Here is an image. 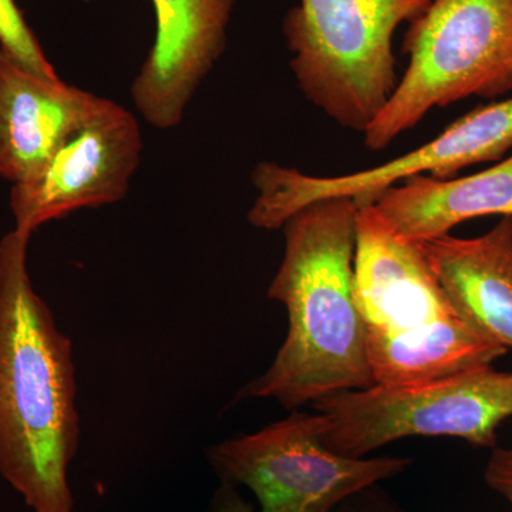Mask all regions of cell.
Listing matches in <instances>:
<instances>
[{
	"instance_id": "1",
	"label": "cell",
	"mask_w": 512,
	"mask_h": 512,
	"mask_svg": "<svg viewBox=\"0 0 512 512\" xmlns=\"http://www.w3.org/2000/svg\"><path fill=\"white\" fill-rule=\"evenodd\" d=\"M30 237L13 229L0 239V476L33 512H73V345L33 288Z\"/></svg>"
},
{
	"instance_id": "2",
	"label": "cell",
	"mask_w": 512,
	"mask_h": 512,
	"mask_svg": "<svg viewBox=\"0 0 512 512\" xmlns=\"http://www.w3.org/2000/svg\"><path fill=\"white\" fill-rule=\"evenodd\" d=\"M357 212L355 201L332 198L286 221L284 259L268 298L285 305L288 336L241 397L276 400L293 412L375 386L353 289Z\"/></svg>"
},
{
	"instance_id": "3",
	"label": "cell",
	"mask_w": 512,
	"mask_h": 512,
	"mask_svg": "<svg viewBox=\"0 0 512 512\" xmlns=\"http://www.w3.org/2000/svg\"><path fill=\"white\" fill-rule=\"evenodd\" d=\"M353 289L375 386L429 382L507 355L458 316L421 244L394 234L372 205L357 212Z\"/></svg>"
},
{
	"instance_id": "4",
	"label": "cell",
	"mask_w": 512,
	"mask_h": 512,
	"mask_svg": "<svg viewBox=\"0 0 512 512\" xmlns=\"http://www.w3.org/2000/svg\"><path fill=\"white\" fill-rule=\"evenodd\" d=\"M403 52L409 66L363 133L372 151L389 147L436 107L512 90V0H431L410 23Z\"/></svg>"
},
{
	"instance_id": "5",
	"label": "cell",
	"mask_w": 512,
	"mask_h": 512,
	"mask_svg": "<svg viewBox=\"0 0 512 512\" xmlns=\"http://www.w3.org/2000/svg\"><path fill=\"white\" fill-rule=\"evenodd\" d=\"M431 0H301L284 19L291 69L306 99L365 133L396 90L393 36Z\"/></svg>"
},
{
	"instance_id": "6",
	"label": "cell",
	"mask_w": 512,
	"mask_h": 512,
	"mask_svg": "<svg viewBox=\"0 0 512 512\" xmlns=\"http://www.w3.org/2000/svg\"><path fill=\"white\" fill-rule=\"evenodd\" d=\"M325 419L323 441L362 458L406 437H453L497 447L498 427L512 417V372L476 367L429 382L333 394L312 404Z\"/></svg>"
},
{
	"instance_id": "7",
	"label": "cell",
	"mask_w": 512,
	"mask_h": 512,
	"mask_svg": "<svg viewBox=\"0 0 512 512\" xmlns=\"http://www.w3.org/2000/svg\"><path fill=\"white\" fill-rule=\"evenodd\" d=\"M322 414L296 412L208 448L222 483L254 493L262 512H332L350 495L404 473V457H348L323 441Z\"/></svg>"
},
{
	"instance_id": "8",
	"label": "cell",
	"mask_w": 512,
	"mask_h": 512,
	"mask_svg": "<svg viewBox=\"0 0 512 512\" xmlns=\"http://www.w3.org/2000/svg\"><path fill=\"white\" fill-rule=\"evenodd\" d=\"M511 148L512 97L471 110L430 143L372 170L313 177L295 168L261 163L252 174L258 197L248 221L252 227L274 231L284 228L286 221L312 202L332 198H349L359 207H367L399 181L424 173L450 180L463 168L498 160Z\"/></svg>"
},
{
	"instance_id": "9",
	"label": "cell",
	"mask_w": 512,
	"mask_h": 512,
	"mask_svg": "<svg viewBox=\"0 0 512 512\" xmlns=\"http://www.w3.org/2000/svg\"><path fill=\"white\" fill-rule=\"evenodd\" d=\"M143 153L138 121L116 101H104L33 177L13 184L10 210L15 229L32 235L47 222L83 208L126 197Z\"/></svg>"
},
{
	"instance_id": "10",
	"label": "cell",
	"mask_w": 512,
	"mask_h": 512,
	"mask_svg": "<svg viewBox=\"0 0 512 512\" xmlns=\"http://www.w3.org/2000/svg\"><path fill=\"white\" fill-rule=\"evenodd\" d=\"M156 40L131 86L138 113L160 130L185 109L227 46L235 0H153Z\"/></svg>"
},
{
	"instance_id": "11",
	"label": "cell",
	"mask_w": 512,
	"mask_h": 512,
	"mask_svg": "<svg viewBox=\"0 0 512 512\" xmlns=\"http://www.w3.org/2000/svg\"><path fill=\"white\" fill-rule=\"evenodd\" d=\"M104 101L30 72L0 50V177L12 185L33 177Z\"/></svg>"
},
{
	"instance_id": "12",
	"label": "cell",
	"mask_w": 512,
	"mask_h": 512,
	"mask_svg": "<svg viewBox=\"0 0 512 512\" xmlns=\"http://www.w3.org/2000/svg\"><path fill=\"white\" fill-rule=\"evenodd\" d=\"M431 272L464 322L512 349V217L476 238L421 242Z\"/></svg>"
},
{
	"instance_id": "13",
	"label": "cell",
	"mask_w": 512,
	"mask_h": 512,
	"mask_svg": "<svg viewBox=\"0 0 512 512\" xmlns=\"http://www.w3.org/2000/svg\"><path fill=\"white\" fill-rule=\"evenodd\" d=\"M372 207L394 234L419 244L474 218L512 217V156L453 180L417 175L387 188Z\"/></svg>"
},
{
	"instance_id": "14",
	"label": "cell",
	"mask_w": 512,
	"mask_h": 512,
	"mask_svg": "<svg viewBox=\"0 0 512 512\" xmlns=\"http://www.w3.org/2000/svg\"><path fill=\"white\" fill-rule=\"evenodd\" d=\"M0 50L30 72L59 79L15 0H0Z\"/></svg>"
},
{
	"instance_id": "15",
	"label": "cell",
	"mask_w": 512,
	"mask_h": 512,
	"mask_svg": "<svg viewBox=\"0 0 512 512\" xmlns=\"http://www.w3.org/2000/svg\"><path fill=\"white\" fill-rule=\"evenodd\" d=\"M484 480L491 490L504 497L512 507V446L493 448L485 467Z\"/></svg>"
},
{
	"instance_id": "16",
	"label": "cell",
	"mask_w": 512,
	"mask_h": 512,
	"mask_svg": "<svg viewBox=\"0 0 512 512\" xmlns=\"http://www.w3.org/2000/svg\"><path fill=\"white\" fill-rule=\"evenodd\" d=\"M332 512H409L383 491L379 485H372L359 493L350 495Z\"/></svg>"
},
{
	"instance_id": "17",
	"label": "cell",
	"mask_w": 512,
	"mask_h": 512,
	"mask_svg": "<svg viewBox=\"0 0 512 512\" xmlns=\"http://www.w3.org/2000/svg\"><path fill=\"white\" fill-rule=\"evenodd\" d=\"M211 512H255V510L238 493L237 487L222 483L212 498Z\"/></svg>"
}]
</instances>
